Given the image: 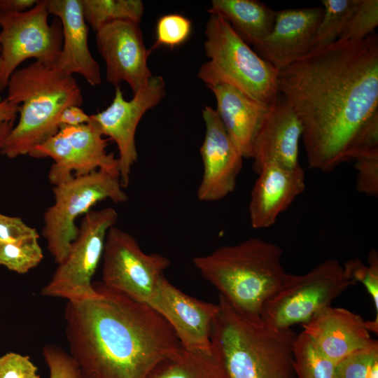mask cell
<instances>
[{"label":"cell","instance_id":"6da1fadb","mask_svg":"<svg viewBox=\"0 0 378 378\" xmlns=\"http://www.w3.org/2000/svg\"><path fill=\"white\" fill-rule=\"evenodd\" d=\"M278 90L301 123L309 167L333 171L378 110L377 34L312 50L279 71Z\"/></svg>","mask_w":378,"mask_h":378},{"label":"cell","instance_id":"4fadbf2b","mask_svg":"<svg viewBox=\"0 0 378 378\" xmlns=\"http://www.w3.org/2000/svg\"><path fill=\"white\" fill-rule=\"evenodd\" d=\"M172 327L188 351L212 352L211 335L219 304L200 300L182 292L164 276L147 303Z\"/></svg>","mask_w":378,"mask_h":378},{"label":"cell","instance_id":"7c38bea8","mask_svg":"<svg viewBox=\"0 0 378 378\" xmlns=\"http://www.w3.org/2000/svg\"><path fill=\"white\" fill-rule=\"evenodd\" d=\"M130 100H125L120 86L115 87L111 104L90 115L104 136L118 146L120 181L123 188L130 183L132 168L137 162L135 134L146 112L156 106L166 94L165 83L160 76H153Z\"/></svg>","mask_w":378,"mask_h":378},{"label":"cell","instance_id":"1f68e13d","mask_svg":"<svg viewBox=\"0 0 378 378\" xmlns=\"http://www.w3.org/2000/svg\"><path fill=\"white\" fill-rule=\"evenodd\" d=\"M378 360V342L356 350L338 361L335 378H367L372 364Z\"/></svg>","mask_w":378,"mask_h":378},{"label":"cell","instance_id":"d6986e66","mask_svg":"<svg viewBox=\"0 0 378 378\" xmlns=\"http://www.w3.org/2000/svg\"><path fill=\"white\" fill-rule=\"evenodd\" d=\"M302 127L288 101L279 93L270 105L266 118L257 135L252 158L257 174L267 162L288 167L299 163V144Z\"/></svg>","mask_w":378,"mask_h":378},{"label":"cell","instance_id":"7a4b0ae2","mask_svg":"<svg viewBox=\"0 0 378 378\" xmlns=\"http://www.w3.org/2000/svg\"><path fill=\"white\" fill-rule=\"evenodd\" d=\"M87 298L64 309L69 354L83 378H147L183 347L169 323L148 304L93 283Z\"/></svg>","mask_w":378,"mask_h":378},{"label":"cell","instance_id":"d590c367","mask_svg":"<svg viewBox=\"0 0 378 378\" xmlns=\"http://www.w3.org/2000/svg\"><path fill=\"white\" fill-rule=\"evenodd\" d=\"M0 378H41L27 356L8 352L0 357Z\"/></svg>","mask_w":378,"mask_h":378},{"label":"cell","instance_id":"8fae6325","mask_svg":"<svg viewBox=\"0 0 378 378\" xmlns=\"http://www.w3.org/2000/svg\"><path fill=\"white\" fill-rule=\"evenodd\" d=\"M102 258L101 282L146 304L170 265L163 255L144 253L133 236L115 225L108 231Z\"/></svg>","mask_w":378,"mask_h":378},{"label":"cell","instance_id":"d6a6232c","mask_svg":"<svg viewBox=\"0 0 378 378\" xmlns=\"http://www.w3.org/2000/svg\"><path fill=\"white\" fill-rule=\"evenodd\" d=\"M378 155V110L359 127L349 146L346 162Z\"/></svg>","mask_w":378,"mask_h":378},{"label":"cell","instance_id":"9a60e30c","mask_svg":"<svg viewBox=\"0 0 378 378\" xmlns=\"http://www.w3.org/2000/svg\"><path fill=\"white\" fill-rule=\"evenodd\" d=\"M202 118L205 132L200 152L203 174L197 195L201 202H216L234 190L244 158L227 134L216 109L205 106Z\"/></svg>","mask_w":378,"mask_h":378},{"label":"cell","instance_id":"ac0fdd59","mask_svg":"<svg viewBox=\"0 0 378 378\" xmlns=\"http://www.w3.org/2000/svg\"><path fill=\"white\" fill-rule=\"evenodd\" d=\"M50 14L57 18L62 28V46L52 66L62 73L79 74L92 86L102 83L101 69L88 46V25L81 0H47Z\"/></svg>","mask_w":378,"mask_h":378},{"label":"cell","instance_id":"83f0119b","mask_svg":"<svg viewBox=\"0 0 378 378\" xmlns=\"http://www.w3.org/2000/svg\"><path fill=\"white\" fill-rule=\"evenodd\" d=\"M39 237L10 242H0V265L18 274H25L43 260Z\"/></svg>","mask_w":378,"mask_h":378},{"label":"cell","instance_id":"f1b7e54d","mask_svg":"<svg viewBox=\"0 0 378 378\" xmlns=\"http://www.w3.org/2000/svg\"><path fill=\"white\" fill-rule=\"evenodd\" d=\"M192 22L178 13L161 16L155 27L156 39L150 48L151 52L160 46L174 48L186 42L192 32Z\"/></svg>","mask_w":378,"mask_h":378},{"label":"cell","instance_id":"4316f807","mask_svg":"<svg viewBox=\"0 0 378 378\" xmlns=\"http://www.w3.org/2000/svg\"><path fill=\"white\" fill-rule=\"evenodd\" d=\"M360 0H323V15L318 25L312 50L337 41Z\"/></svg>","mask_w":378,"mask_h":378},{"label":"cell","instance_id":"9c48e42d","mask_svg":"<svg viewBox=\"0 0 378 378\" xmlns=\"http://www.w3.org/2000/svg\"><path fill=\"white\" fill-rule=\"evenodd\" d=\"M49 15L47 0L38 1L24 12H0V93L24 61L33 58L48 66L57 61L62 28L57 18L49 23Z\"/></svg>","mask_w":378,"mask_h":378},{"label":"cell","instance_id":"2e32d148","mask_svg":"<svg viewBox=\"0 0 378 378\" xmlns=\"http://www.w3.org/2000/svg\"><path fill=\"white\" fill-rule=\"evenodd\" d=\"M323 7L288 8L275 11L271 31L253 48L277 71L312 50Z\"/></svg>","mask_w":378,"mask_h":378},{"label":"cell","instance_id":"e575fe53","mask_svg":"<svg viewBox=\"0 0 378 378\" xmlns=\"http://www.w3.org/2000/svg\"><path fill=\"white\" fill-rule=\"evenodd\" d=\"M354 162L356 171V190L371 197L378 195V155L358 158Z\"/></svg>","mask_w":378,"mask_h":378},{"label":"cell","instance_id":"ba28073f","mask_svg":"<svg viewBox=\"0 0 378 378\" xmlns=\"http://www.w3.org/2000/svg\"><path fill=\"white\" fill-rule=\"evenodd\" d=\"M54 204L44 214L42 234L55 262L66 257L71 244L78 235L77 218L90 211L98 202L110 200L125 202L128 197L120 178L102 170L54 186Z\"/></svg>","mask_w":378,"mask_h":378},{"label":"cell","instance_id":"52a82bcc","mask_svg":"<svg viewBox=\"0 0 378 378\" xmlns=\"http://www.w3.org/2000/svg\"><path fill=\"white\" fill-rule=\"evenodd\" d=\"M351 285L343 265L326 260L303 274L287 273L276 290L264 304L261 321L275 329L304 324L342 295Z\"/></svg>","mask_w":378,"mask_h":378},{"label":"cell","instance_id":"8d00e7d4","mask_svg":"<svg viewBox=\"0 0 378 378\" xmlns=\"http://www.w3.org/2000/svg\"><path fill=\"white\" fill-rule=\"evenodd\" d=\"M39 237L35 228L27 225L20 218L0 214V242H10Z\"/></svg>","mask_w":378,"mask_h":378},{"label":"cell","instance_id":"836d02e7","mask_svg":"<svg viewBox=\"0 0 378 378\" xmlns=\"http://www.w3.org/2000/svg\"><path fill=\"white\" fill-rule=\"evenodd\" d=\"M50 378H83L71 355L61 347L47 344L42 349Z\"/></svg>","mask_w":378,"mask_h":378},{"label":"cell","instance_id":"277c9868","mask_svg":"<svg viewBox=\"0 0 378 378\" xmlns=\"http://www.w3.org/2000/svg\"><path fill=\"white\" fill-rule=\"evenodd\" d=\"M282 256L279 245L251 237L197 256L193 262L219 295L236 310L251 318L260 319L264 304L287 274Z\"/></svg>","mask_w":378,"mask_h":378},{"label":"cell","instance_id":"603a6c76","mask_svg":"<svg viewBox=\"0 0 378 378\" xmlns=\"http://www.w3.org/2000/svg\"><path fill=\"white\" fill-rule=\"evenodd\" d=\"M207 11L225 19L253 47L271 31L275 18V10L256 0H212Z\"/></svg>","mask_w":378,"mask_h":378},{"label":"cell","instance_id":"60d3db41","mask_svg":"<svg viewBox=\"0 0 378 378\" xmlns=\"http://www.w3.org/2000/svg\"><path fill=\"white\" fill-rule=\"evenodd\" d=\"M13 122L14 120H10L0 123V150H1L8 135L14 127Z\"/></svg>","mask_w":378,"mask_h":378},{"label":"cell","instance_id":"f35d334b","mask_svg":"<svg viewBox=\"0 0 378 378\" xmlns=\"http://www.w3.org/2000/svg\"><path fill=\"white\" fill-rule=\"evenodd\" d=\"M38 0H0V12L22 13L34 7Z\"/></svg>","mask_w":378,"mask_h":378},{"label":"cell","instance_id":"b9f144b4","mask_svg":"<svg viewBox=\"0 0 378 378\" xmlns=\"http://www.w3.org/2000/svg\"><path fill=\"white\" fill-rule=\"evenodd\" d=\"M367 378H378V360L375 361L371 366Z\"/></svg>","mask_w":378,"mask_h":378},{"label":"cell","instance_id":"5bb4252c","mask_svg":"<svg viewBox=\"0 0 378 378\" xmlns=\"http://www.w3.org/2000/svg\"><path fill=\"white\" fill-rule=\"evenodd\" d=\"M96 44L106 64V79L115 88L125 82L134 94L153 76L147 64L151 50L145 46L139 23H108L96 32Z\"/></svg>","mask_w":378,"mask_h":378},{"label":"cell","instance_id":"f546056e","mask_svg":"<svg viewBox=\"0 0 378 378\" xmlns=\"http://www.w3.org/2000/svg\"><path fill=\"white\" fill-rule=\"evenodd\" d=\"M377 25L378 1L360 0L338 40H363L375 32Z\"/></svg>","mask_w":378,"mask_h":378},{"label":"cell","instance_id":"3957f363","mask_svg":"<svg viewBox=\"0 0 378 378\" xmlns=\"http://www.w3.org/2000/svg\"><path fill=\"white\" fill-rule=\"evenodd\" d=\"M211 350L227 378H296L291 328L275 329L236 310L219 295Z\"/></svg>","mask_w":378,"mask_h":378},{"label":"cell","instance_id":"5b68a950","mask_svg":"<svg viewBox=\"0 0 378 378\" xmlns=\"http://www.w3.org/2000/svg\"><path fill=\"white\" fill-rule=\"evenodd\" d=\"M6 99L18 105L19 121L0 153L13 159L26 155L58 130L57 120L70 106H80L82 90L74 76L38 62L17 69L10 77Z\"/></svg>","mask_w":378,"mask_h":378},{"label":"cell","instance_id":"e0dca14e","mask_svg":"<svg viewBox=\"0 0 378 378\" xmlns=\"http://www.w3.org/2000/svg\"><path fill=\"white\" fill-rule=\"evenodd\" d=\"M248 204L250 223L254 229L268 228L305 189L301 165L288 167L276 162L265 164L257 173Z\"/></svg>","mask_w":378,"mask_h":378},{"label":"cell","instance_id":"44dd1931","mask_svg":"<svg viewBox=\"0 0 378 378\" xmlns=\"http://www.w3.org/2000/svg\"><path fill=\"white\" fill-rule=\"evenodd\" d=\"M103 136L91 119L79 126L59 128L50 141L53 150L76 172V176L102 170L120 178L118 158L106 152L108 140Z\"/></svg>","mask_w":378,"mask_h":378},{"label":"cell","instance_id":"cb8c5ba5","mask_svg":"<svg viewBox=\"0 0 378 378\" xmlns=\"http://www.w3.org/2000/svg\"><path fill=\"white\" fill-rule=\"evenodd\" d=\"M147 378H227L213 352L191 351L182 348L161 361Z\"/></svg>","mask_w":378,"mask_h":378},{"label":"cell","instance_id":"74e56055","mask_svg":"<svg viewBox=\"0 0 378 378\" xmlns=\"http://www.w3.org/2000/svg\"><path fill=\"white\" fill-rule=\"evenodd\" d=\"M90 115H88L79 106H70L61 113L57 120L58 128L76 127L86 124L90 121Z\"/></svg>","mask_w":378,"mask_h":378},{"label":"cell","instance_id":"484cf974","mask_svg":"<svg viewBox=\"0 0 378 378\" xmlns=\"http://www.w3.org/2000/svg\"><path fill=\"white\" fill-rule=\"evenodd\" d=\"M293 357L296 378H335L336 363L323 354L304 331L295 337Z\"/></svg>","mask_w":378,"mask_h":378},{"label":"cell","instance_id":"4dcf8cb0","mask_svg":"<svg viewBox=\"0 0 378 378\" xmlns=\"http://www.w3.org/2000/svg\"><path fill=\"white\" fill-rule=\"evenodd\" d=\"M343 267L344 272L353 284L357 282L365 286L372 297L378 316V254L375 250H371L368 255V265L364 264L359 258L346 261Z\"/></svg>","mask_w":378,"mask_h":378},{"label":"cell","instance_id":"d4e9b609","mask_svg":"<svg viewBox=\"0 0 378 378\" xmlns=\"http://www.w3.org/2000/svg\"><path fill=\"white\" fill-rule=\"evenodd\" d=\"M85 22L94 31L119 20L140 23L144 6L140 0H81Z\"/></svg>","mask_w":378,"mask_h":378},{"label":"cell","instance_id":"8992f818","mask_svg":"<svg viewBox=\"0 0 378 378\" xmlns=\"http://www.w3.org/2000/svg\"><path fill=\"white\" fill-rule=\"evenodd\" d=\"M204 48L208 60L198 78L207 87L227 84L251 97L271 104L279 94L278 74L222 17L209 13Z\"/></svg>","mask_w":378,"mask_h":378},{"label":"cell","instance_id":"7402d4cb","mask_svg":"<svg viewBox=\"0 0 378 378\" xmlns=\"http://www.w3.org/2000/svg\"><path fill=\"white\" fill-rule=\"evenodd\" d=\"M209 88L216 101V112L227 134L244 158H251L254 144L270 105L227 84Z\"/></svg>","mask_w":378,"mask_h":378},{"label":"cell","instance_id":"7bdbcfd3","mask_svg":"<svg viewBox=\"0 0 378 378\" xmlns=\"http://www.w3.org/2000/svg\"><path fill=\"white\" fill-rule=\"evenodd\" d=\"M1 63V62H0Z\"/></svg>","mask_w":378,"mask_h":378},{"label":"cell","instance_id":"30bf717a","mask_svg":"<svg viewBox=\"0 0 378 378\" xmlns=\"http://www.w3.org/2000/svg\"><path fill=\"white\" fill-rule=\"evenodd\" d=\"M118 213L113 207L90 210L82 219L76 238L66 258L55 271L50 281L41 290L44 297L76 300L92 296V281L102 258L108 230L115 225Z\"/></svg>","mask_w":378,"mask_h":378},{"label":"cell","instance_id":"ab89813d","mask_svg":"<svg viewBox=\"0 0 378 378\" xmlns=\"http://www.w3.org/2000/svg\"><path fill=\"white\" fill-rule=\"evenodd\" d=\"M18 107V105L10 102L6 98L0 100V123L15 120Z\"/></svg>","mask_w":378,"mask_h":378},{"label":"cell","instance_id":"ffe728a7","mask_svg":"<svg viewBox=\"0 0 378 378\" xmlns=\"http://www.w3.org/2000/svg\"><path fill=\"white\" fill-rule=\"evenodd\" d=\"M358 314L332 306L302 325L303 330L328 358L337 363L351 353L374 342Z\"/></svg>","mask_w":378,"mask_h":378}]
</instances>
